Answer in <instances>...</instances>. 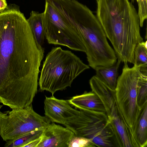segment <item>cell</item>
<instances>
[{
  "mask_svg": "<svg viewBox=\"0 0 147 147\" xmlns=\"http://www.w3.org/2000/svg\"><path fill=\"white\" fill-rule=\"evenodd\" d=\"M0 103H1L0 101ZM2 106H3V105H0V109H1V107H2Z\"/></svg>",
  "mask_w": 147,
  "mask_h": 147,
  "instance_id": "cell-23",
  "label": "cell"
},
{
  "mask_svg": "<svg viewBox=\"0 0 147 147\" xmlns=\"http://www.w3.org/2000/svg\"><path fill=\"white\" fill-rule=\"evenodd\" d=\"M44 105L45 116L51 122L64 125L80 112L73 108L68 100L57 99L53 95L50 97L45 96Z\"/></svg>",
  "mask_w": 147,
  "mask_h": 147,
  "instance_id": "cell-10",
  "label": "cell"
},
{
  "mask_svg": "<svg viewBox=\"0 0 147 147\" xmlns=\"http://www.w3.org/2000/svg\"><path fill=\"white\" fill-rule=\"evenodd\" d=\"M90 68L71 51L53 47L43 62L38 83L39 90L53 95L57 91L70 87L74 80Z\"/></svg>",
  "mask_w": 147,
  "mask_h": 147,
  "instance_id": "cell-4",
  "label": "cell"
},
{
  "mask_svg": "<svg viewBox=\"0 0 147 147\" xmlns=\"http://www.w3.org/2000/svg\"><path fill=\"white\" fill-rule=\"evenodd\" d=\"M27 19L10 4L0 12V101L12 109L31 104L37 92L44 57Z\"/></svg>",
  "mask_w": 147,
  "mask_h": 147,
  "instance_id": "cell-1",
  "label": "cell"
},
{
  "mask_svg": "<svg viewBox=\"0 0 147 147\" xmlns=\"http://www.w3.org/2000/svg\"><path fill=\"white\" fill-rule=\"evenodd\" d=\"M92 91L102 101L108 119V127L113 147H139L118 104L115 89L110 87L95 75L89 81Z\"/></svg>",
  "mask_w": 147,
  "mask_h": 147,
  "instance_id": "cell-5",
  "label": "cell"
},
{
  "mask_svg": "<svg viewBox=\"0 0 147 147\" xmlns=\"http://www.w3.org/2000/svg\"><path fill=\"white\" fill-rule=\"evenodd\" d=\"M96 16L117 60L133 63L135 48L143 41L138 12L129 0H97Z\"/></svg>",
  "mask_w": 147,
  "mask_h": 147,
  "instance_id": "cell-2",
  "label": "cell"
},
{
  "mask_svg": "<svg viewBox=\"0 0 147 147\" xmlns=\"http://www.w3.org/2000/svg\"><path fill=\"white\" fill-rule=\"evenodd\" d=\"M136 0L137 1L138 3L140 1V0Z\"/></svg>",
  "mask_w": 147,
  "mask_h": 147,
  "instance_id": "cell-24",
  "label": "cell"
},
{
  "mask_svg": "<svg viewBox=\"0 0 147 147\" xmlns=\"http://www.w3.org/2000/svg\"><path fill=\"white\" fill-rule=\"evenodd\" d=\"M7 6L6 0H0V12L4 11Z\"/></svg>",
  "mask_w": 147,
  "mask_h": 147,
  "instance_id": "cell-22",
  "label": "cell"
},
{
  "mask_svg": "<svg viewBox=\"0 0 147 147\" xmlns=\"http://www.w3.org/2000/svg\"><path fill=\"white\" fill-rule=\"evenodd\" d=\"M94 144L89 139L75 135L70 140L68 147H94Z\"/></svg>",
  "mask_w": 147,
  "mask_h": 147,
  "instance_id": "cell-19",
  "label": "cell"
},
{
  "mask_svg": "<svg viewBox=\"0 0 147 147\" xmlns=\"http://www.w3.org/2000/svg\"><path fill=\"white\" fill-rule=\"evenodd\" d=\"M43 13L45 38L49 44L65 46L73 50L85 52L77 29L65 19L47 0H45Z\"/></svg>",
  "mask_w": 147,
  "mask_h": 147,
  "instance_id": "cell-8",
  "label": "cell"
},
{
  "mask_svg": "<svg viewBox=\"0 0 147 147\" xmlns=\"http://www.w3.org/2000/svg\"><path fill=\"white\" fill-rule=\"evenodd\" d=\"M117 60V61L112 66L98 68L95 70V76L113 89H115L116 87L118 70L121 62Z\"/></svg>",
  "mask_w": 147,
  "mask_h": 147,
  "instance_id": "cell-14",
  "label": "cell"
},
{
  "mask_svg": "<svg viewBox=\"0 0 147 147\" xmlns=\"http://www.w3.org/2000/svg\"><path fill=\"white\" fill-rule=\"evenodd\" d=\"M63 16L77 30L85 48L89 66L95 70L116 63L117 57L100 24L86 6L76 3L65 10Z\"/></svg>",
  "mask_w": 147,
  "mask_h": 147,
  "instance_id": "cell-3",
  "label": "cell"
},
{
  "mask_svg": "<svg viewBox=\"0 0 147 147\" xmlns=\"http://www.w3.org/2000/svg\"><path fill=\"white\" fill-rule=\"evenodd\" d=\"M74 135L67 127L51 123L44 129L37 147H68L70 140Z\"/></svg>",
  "mask_w": 147,
  "mask_h": 147,
  "instance_id": "cell-11",
  "label": "cell"
},
{
  "mask_svg": "<svg viewBox=\"0 0 147 147\" xmlns=\"http://www.w3.org/2000/svg\"><path fill=\"white\" fill-rule=\"evenodd\" d=\"M140 72L137 88V100L141 110L147 105V67H139Z\"/></svg>",
  "mask_w": 147,
  "mask_h": 147,
  "instance_id": "cell-15",
  "label": "cell"
},
{
  "mask_svg": "<svg viewBox=\"0 0 147 147\" xmlns=\"http://www.w3.org/2000/svg\"><path fill=\"white\" fill-rule=\"evenodd\" d=\"M69 104L80 110L105 113L102 102L94 92L85 91L83 94L73 97L68 100Z\"/></svg>",
  "mask_w": 147,
  "mask_h": 147,
  "instance_id": "cell-12",
  "label": "cell"
},
{
  "mask_svg": "<svg viewBox=\"0 0 147 147\" xmlns=\"http://www.w3.org/2000/svg\"><path fill=\"white\" fill-rule=\"evenodd\" d=\"M44 129L32 131L15 140L7 141L4 146L24 147L26 145L30 142L41 136Z\"/></svg>",
  "mask_w": 147,
  "mask_h": 147,
  "instance_id": "cell-17",
  "label": "cell"
},
{
  "mask_svg": "<svg viewBox=\"0 0 147 147\" xmlns=\"http://www.w3.org/2000/svg\"><path fill=\"white\" fill-rule=\"evenodd\" d=\"M136 137L140 147L147 146V105L142 109L136 131Z\"/></svg>",
  "mask_w": 147,
  "mask_h": 147,
  "instance_id": "cell-16",
  "label": "cell"
},
{
  "mask_svg": "<svg viewBox=\"0 0 147 147\" xmlns=\"http://www.w3.org/2000/svg\"><path fill=\"white\" fill-rule=\"evenodd\" d=\"M147 0H140L138 3V15L139 19L140 26L142 27L145 20L147 17Z\"/></svg>",
  "mask_w": 147,
  "mask_h": 147,
  "instance_id": "cell-20",
  "label": "cell"
},
{
  "mask_svg": "<svg viewBox=\"0 0 147 147\" xmlns=\"http://www.w3.org/2000/svg\"><path fill=\"white\" fill-rule=\"evenodd\" d=\"M42 138V136L39 138L34 140L26 145L24 147H37L40 142Z\"/></svg>",
  "mask_w": 147,
  "mask_h": 147,
  "instance_id": "cell-21",
  "label": "cell"
},
{
  "mask_svg": "<svg viewBox=\"0 0 147 147\" xmlns=\"http://www.w3.org/2000/svg\"><path fill=\"white\" fill-rule=\"evenodd\" d=\"M147 41H142L136 46L134 53V65L138 67L147 66Z\"/></svg>",
  "mask_w": 147,
  "mask_h": 147,
  "instance_id": "cell-18",
  "label": "cell"
},
{
  "mask_svg": "<svg viewBox=\"0 0 147 147\" xmlns=\"http://www.w3.org/2000/svg\"><path fill=\"white\" fill-rule=\"evenodd\" d=\"M0 111V135L3 140H12L32 131L44 129L51 122L35 112L32 104L22 108Z\"/></svg>",
  "mask_w": 147,
  "mask_h": 147,
  "instance_id": "cell-7",
  "label": "cell"
},
{
  "mask_svg": "<svg viewBox=\"0 0 147 147\" xmlns=\"http://www.w3.org/2000/svg\"><path fill=\"white\" fill-rule=\"evenodd\" d=\"M78 115L64 125L76 136L90 139L96 147H113L105 113L80 110Z\"/></svg>",
  "mask_w": 147,
  "mask_h": 147,
  "instance_id": "cell-9",
  "label": "cell"
},
{
  "mask_svg": "<svg viewBox=\"0 0 147 147\" xmlns=\"http://www.w3.org/2000/svg\"><path fill=\"white\" fill-rule=\"evenodd\" d=\"M35 41L38 47L43 48L45 33L43 26V13L32 11L27 19Z\"/></svg>",
  "mask_w": 147,
  "mask_h": 147,
  "instance_id": "cell-13",
  "label": "cell"
},
{
  "mask_svg": "<svg viewBox=\"0 0 147 147\" xmlns=\"http://www.w3.org/2000/svg\"><path fill=\"white\" fill-rule=\"evenodd\" d=\"M140 75L139 67L134 65L130 67L127 63L124 64L115 90L120 109L137 142L136 131L141 109L138 106L137 94Z\"/></svg>",
  "mask_w": 147,
  "mask_h": 147,
  "instance_id": "cell-6",
  "label": "cell"
}]
</instances>
